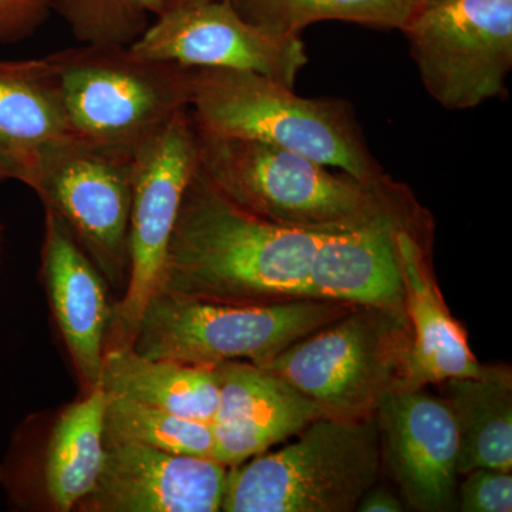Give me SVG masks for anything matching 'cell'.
I'll list each match as a JSON object with an SVG mask.
<instances>
[{"label":"cell","mask_w":512,"mask_h":512,"mask_svg":"<svg viewBox=\"0 0 512 512\" xmlns=\"http://www.w3.org/2000/svg\"><path fill=\"white\" fill-rule=\"evenodd\" d=\"M136 443L181 456L211 458L210 423L106 394L104 444Z\"/></svg>","instance_id":"cell-23"},{"label":"cell","mask_w":512,"mask_h":512,"mask_svg":"<svg viewBox=\"0 0 512 512\" xmlns=\"http://www.w3.org/2000/svg\"><path fill=\"white\" fill-rule=\"evenodd\" d=\"M55 0H0V43L26 39L45 22Z\"/></svg>","instance_id":"cell-26"},{"label":"cell","mask_w":512,"mask_h":512,"mask_svg":"<svg viewBox=\"0 0 512 512\" xmlns=\"http://www.w3.org/2000/svg\"><path fill=\"white\" fill-rule=\"evenodd\" d=\"M197 130L187 110L134 151L126 289L111 308L106 350L131 346L163 272L181 202L197 171Z\"/></svg>","instance_id":"cell-9"},{"label":"cell","mask_w":512,"mask_h":512,"mask_svg":"<svg viewBox=\"0 0 512 512\" xmlns=\"http://www.w3.org/2000/svg\"><path fill=\"white\" fill-rule=\"evenodd\" d=\"M421 5H427V3L440 2V0H420Z\"/></svg>","instance_id":"cell-31"},{"label":"cell","mask_w":512,"mask_h":512,"mask_svg":"<svg viewBox=\"0 0 512 512\" xmlns=\"http://www.w3.org/2000/svg\"><path fill=\"white\" fill-rule=\"evenodd\" d=\"M299 439L228 468L224 512H350L382 473L376 417H320Z\"/></svg>","instance_id":"cell-4"},{"label":"cell","mask_w":512,"mask_h":512,"mask_svg":"<svg viewBox=\"0 0 512 512\" xmlns=\"http://www.w3.org/2000/svg\"><path fill=\"white\" fill-rule=\"evenodd\" d=\"M16 180L28 185L29 171L18 156L0 144V181Z\"/></svg>","instance_id":"cell-28"},{"label":"cell","mask_w":512,"mask_h":512,"mask_svg":"<svg viewBox=\"0 0 512 512\" xmlns=\"http://www.w3.org/2000/svg\"><path fill=\"white\" fill-rule=\"evenodd\" d=\"M402 32L424 89L444 109H476L505 93L512 67V0L427 3Z\"/></svg>","instance_id":"cell-10"},{"label":"cell","mask_w":512,"mask_h":512,"mask_svg":"<svg viewBox=\"0 0 512 512\" xmlns=\"http://www.w3.org/2000/svg\"><path fill=\"white\" fill-rule=\"evenodd\" d=\"M42 272L83 394L101 382L111 308L103 275L59 215L45 208Z\"/></svg>","instance_id":"cell-16"},{"label":"cell","mask_w":512,"mask_h":512,"mask_svg":"<svg viewBox=\"0 0 512 512\" xmlns=\"http://www.w3.org/2000/svg\"><path fill=\"white\" fill-rule=\"evenodd\" d=\"M188 113L202 133L285 148L360 180L384 177L348 103L305 99L264 74L195 69Z\"/></svg>","instance_id":"cell-3"},{"label":"cell","mask_w":512,"mask_h":512,"mask_svg":"<svg viewBox=\"0 0 512 512\" xmlns=\"http://www.w3.org/2000/svg\"><path fill=\"white\" fill-rule=\"evenodd\" d=\"M197 153L198 171L215 190L282 227L336 232L380 221L413 222L406 188L386 175L360 180L285 148L200 130Z\"/></svg>","instance_id":"cell-2"},{"label":"cell","mask_w":512,"mask_h":512,"mask_svg":"<svg viewBox=\"0 0 512 512\" xmlns=\"http://www.w3.org/2000/svg\"><path fill=\"white\" fill-rule=\"evenodd\" d=\"M207 2V0H164L163 13L167 10L180 8V6L190 5V3Z\"/></svg>","instance_id":"cell-29"},{"label":"cell","mask_w":512,"mask_h":512,"mask_svg":"<svg viewBox=\"0 0 512 512\" xmlns=\"http://www.w3.org/2000/svg\"><path fill=\"white\" fill-rule=\"evenodd\" d=\"M326 232L282 227L242 210L195 171L156 291L266 305L312 298L309 272Z\"/></svg>","instance_id":"cell-1"},{"label":"cell","mask_w":512,"mask_h":512,"mask_svg":"<svg viewBox=\"0 0 512 512\" xmlns=\"http://www.w3.org/2000/svg\"><path fill=\"white\" fill-rule=\"evenodd\" d=\"M73 137L53 56L0 60V144L26 165L29 183L36 154Z\"/></svg>","instance_id":"cell-18"},{"label":"cell","mask_w":512,"mask_h":512,"mask_svg":"<svg viewBox=\"0 0 512 512\" xmlns=\"http://www.w3.org/2000/svg\"><path fill=\"white\" fill-rule=\"evenodd\" d=\"M251 25L275 36H299L323 20L400 29L421 8L420 0H229Z\"/></svg>","instance_id":"cell-22"},{"label":"cell","mask_w":512,"mask_h":512,"mask_svg":"<svg viewBox=\"0 0 512 512\" xmlns=\"http://www.w3.org/2000/svg\"><path fill=\"white\" fill-rule=\"evenodd\" d=\"M382 466L413 510L457 507L458 440L443 397L419 390L392 392L377 406Z\"/></svg>","instance_id":"cell-12"},{"label":"cell","mask_w":512,"mask_h":512,"mask_svg":"<svg viewBox=\"0 0 512 512\" xmlns=\"http://www.w3.org/2000/svg\"><path fill=\"white\" fill-rule=\"evenodd\" d=\"M404 510L406 508L402 501L392 491L377 484L363 495L356 507V511L360 512H402Z\"/></svg>","instance_id":"cell-27"},{"label":"cell","mask_w":512,"mask_h":512,"mask_svg":"<svg viewBox=\"0 0 512 512\" xmlns=\"http://www.w3.org/2000/svg\"><path fill=\"white\" fill-rule=\"evenodd\" d=\"M402 227L414 225L390 220L323 234L309 272L312 298L404 311L396 248V231Z\"/></svg>","instance_id":"cell-17"},{"label":"cell","mask_w":512,"mask_h":512,"mask_svg":"<svg viewBox=\"0 0 512 512\" xmlns=\"http://www.w3.org/2000/svg\"><path fill=\"white\" fill-rule=\"evenodd\" d=\"M133 158L134 153L69 138L36 154L28 185L117 289L127 284Z\"/></svg>","instance_id":"cell-8"},{"label":"cell","mask_w":512,"mask_h":512,"mask_svg":"<svg viewBox=\"0 0 512 512\" xmlns=\"http://www.w3.org/2000/svg\"><path fill=\"white\" fill-rule=\"evenodd\" d=\"M100 384L109 396L124 397L202 423H212L220 399L215 367L148 359L131 346L106 350Z\"/></svg>","instance_id":"cell-19"},{"label":"cell","mask_w":512,"mask_h":512,"mask_svg":"<svg viewBox=\"0 0 512 512\" xmlns=\"http://www.w3.org/2000/svg\"><path fill=\"white\" fill-rule=\"evenodd\" d=\"M228 467L136 443L106 444L100 476L74 510L217 512Z\"/></svg>","instance_id":"cell-13"},{"label":"cell","mask_w":512,"mask_h":512,"mask_svg":"<svg viewBox=\"0 0 512 512\" xmlns=\"http://www.w3.org/2000/svg\"><path fill=\"white\" fill-rule=\"evenodd\" d=\"M410 343L406 311L353 306L258 366L292 384L326 416L365 419L396 389Z\"/></svg>","instance_id":"cell-7"},{"label":"cell","mask_w":512,"mask_h":512,"mask_svg":"<svg viewBox=\"0 0 512 512\" xmlns=\"http://www.w3.org/2000/svg\"><path fill=\"white\" fill-rule=\"evenodd\" d=\"M2 252H3V228L0 225V265H2Z\"/></svg>","instance_id":"cell-30"},{"label":"cell","mask_w":512,"mask_h":512,"mask_svg":"<svg viewBox=\"0 0 512 512\" xmlns=\"http://www.w3.org/2000/svg\"><path fill=\"white\" fill-rule=\"evenodd\" d=\"M457 490V507L463 512H511V471L477 468L464 474Z\"/></svg>","instance_id":"cell-25"},{"label":"cell","mask_w":512,"mask_h":512,"mask_svg":"<svg viewBox=\"0 0 512 512\" xmlns=\"http://www.w3.org/2000/svg\"><path fill=\"white\" fill-rule=\"evenodd\" d=\"M137 55L190 69L247 70L293 87L308 64L299 36H275L247 22L229 0L161 13L136 42Z\"/></svg>","instance_id":"cell-11"},{"label":"cell","mask_w":512,"mask_h":512,"mask_svg":"<svg viewBox=\"0 0 512 512\" xmlns=\"http://www.w3.org/2000/svg\"><path fill=\"white\" fill-rule=\"evenodd\" d=\"M52 56L73 131L97 146L134 153L190 106V67L123 45H82Z\"/></svg>","instance_id":"cell-6"},{"label":"cell","mask_w":512,"mask_h":512,"mask_svg":"<svg viewBox=\"0 0 512 512\" xmlns=\"http://www.w3.org/2000/svg\"><path fill=\"white\" fill-rule=\"evenodd\" d=\"M439 384L456 423L458 476L477 468L511 471V380L461 377Z\"/></svg>","instance_id":"cell-20"},{"label":"cell","mask_w":512,"mask_h":512,"mask_svg":"<svg viewBox=\"0 0 512 512\" xmlns=\"http://www.w3.org/2000/svg\"><path fill=\"white\" fill-rule=\"evenodd\" d=\"M396 248L412 343L394 392L424 389L427 384L461 377L511 380L510 370L481 365L471 352L466 332L448 312L433 281L414 227L397 229Z\"/></svg>","instance_id":"cell-15"},{"label":"cell","mask_w":512,"mask_h":512,"mask_svg":"<svg viewBox=\"0 0 512 512\" xmlns=\"http://www.w3.org/2000/svg\"><path fill=\"white\" fill-rule=\"evenodd\" d=\"M353 308L325 299L234 305L156 291L144 306L131 348L148 359L215 367L261 363Z\"/></svg>","instance_id":"cell-5"},{"label":"cell","mask_w":512,"mask_h":512,"mask_svg":"<svg viewBox=\"0 0 512 512\" xmlns=\"http://www.w3.org/2000/svg\"><path fill=\"white\" fill-rule=\"evenodd\" d=\"M106 393L101 384L64 410L50 437L43 478L56 511L77 507L90 494L103 466Z\"/></svg>","instance_id":"cell-21"},{"label":"cell","mask_w":512,"mask_h":512,"mask_svg":"<svg viewBox=\"0 0 512 512\" xmlns=\"http://www.w3.org/2000/svg\"><path fill=\"white\" fill-rule=\"evenodd\" d=\"M53 9L82 45L128 46L163 13L164 0H55Z\"/></svg>","instance_id":"cell-24"},{"label":"cell","mask_w":512,"mask_h":512,"mask_svg":"<svg viewBox=\"0 0 512 512\" xmlns=\"http://www.w3.org/2000/svg\"><path fill=\"white\" fill-rule=\"evenodd\" d=\"M215 369L220 399L211 423V458L222 466H239L326 416L292 384L255 363L231 360Z\"/></svg>","instance_id":"cell-14"}]
</instances>
